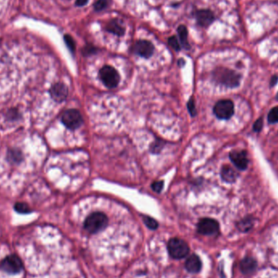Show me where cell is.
Segmentation results:
<instances>
[{
    "label": "cell",
    "mask_w": 278,
    "mask_h": 278,
    "mask_svg": "<svg viewBox=\"0 0 278 278\" xmlns=\"http://www.w3.org/2000/svg\"><path fill=\"white\" fill-rule=\"evenodd\" d=\"M108 217L102 212H94L85 219L84 227L90 233H96L105 229L108 224Z\"/></svg>",
    "instance_id": "1"
},
{
    "label": "cell",
    "mask_w": 278,
    "mask_h": 278,
    "mask_svg": "<svg viewBox=\"0 0 278 278\" xmlns=\"http://www.w3.org/2000/svg\"><path fill=\"white\" fill-rule=\"evenodd\" d=\"M215 78L218 83L227 87H235L239 85L240 77L238 73L227 69H219L215 72Z\"/></svg>",
    "instance_id": "2"
},
{
    "label": "cell",
    "mask_w": 278,
    "mask_h": 278,
    "mask_svg": "<svg viewBox=\"0 0 278 278\" xmlns=\"http://www.w3.org/2000/svg\"><path fill=\"white\" fill-rule=\"evenodd\" d=\"M167 250L170 255L174 259H182L188 255L189 246L181 238H174L170 239L167 244Z\"/></svg>",
    "instance_id": "3"
},
{
    "label": "cell",
    "mask_w": 278,
    "mask_h": 278,
    "mask_svg": "<svg viewBox=\"0 0 278 278\" xmlns=\"http://www.w3.org/2000/svg\"><path fill=\"white\" fill-rule=\"evenodd\" d=\"M23 269V263L17 255H10L0 263V269L7 274H19Z\"/></svg>",
    "instance_id": "4"
},
{
    "label": "cell",
    "mask_w": 278,
    "mask_h": 278,
    "mask_svg": "<svg viewBox=\"0 0 278 278\" xmlns=\"http://www.w3.org/2000/svg\"><path fill=\"white\" fill-rule=\"evenodd\" d=\"M99 77L108 88L116 87L120 83V75L117 71L109 65H105L100 69Z\"/></svg>",
    "instance_id": "5"
},
{
    "label": "cell",
    "mask_w": 278,
    "mask_h": 278,
    "mask_svg": "<svg viewBox=\"0 0 278 278\" xmlns=\"http://www.w3.org/2000/svg\"><path fill=\"white\" fill-rule=\"evenodd\" d=\"M62 122L69 130H76L83 125V116L76 109H69L64 111L61 117Z\"/></svg>",
    "instance_id": "6"
},
{
    "label": "cell",
    "mask_w": 278,
    "mask_h": 278,
    "mask_svg": "<svg viewBox=\"0 0 278 278\" xmlns=\"http://www.w3.org/2000/svg\"><path fill=\"white\" fill-rule=\"evenodd\" d=\"M215 115L222 120H228L234 112V105L229 99H224L217 102L213 109Z\"/></svg>",
    "instance_id": "7"
},
{
    "label": "cell",
    "mask_w": 278,
    "mask_h": 278,
    "mask_svg": "<svg viewBox=\"0 0 278 278\" xmlns=\"http://www.w3.org/2000/svg\"><path fill=\"white\" fill-rule=\"evenodd\" d=\"M198 231L203 235H214L219 231V224L215 220L204 218L198 222Z\"/></svg>",
    "instance_id": "8"
},
{
    "label": "cell",
    "mask_w": 278,
    "mask_h": 278,
    "mask_svg": "<svg viewBox=\"0 0 278 278\" xmlns=\"http://www.w3.org/2000/svg\"><path fill=\"white\" fill-rule=\"evenodd\" d=\"M154 50L155 47L153 44L147 40L137 41L133 47V51L135 54L146 59L150 58L153 55Z\"/></svg>",
    "instance_id": "9"
},
{
    "label": "cell",
    "mask_w": 278,
    "mask_h": 278,
    "mask_svg": "<svg viewBox=\"0 0 278 278\" xmlns=\"http://www.w3.org/2000/svg\"><path fill=\"white\" fill-rule=\"evenodd\" d=\"M229 158L231 160L233 165L239 169L245 170L248 167V154L245 151H233L229 154Z\"/></svg>",
    "instance_id": "10"
},
{
    "label": "cell",
    "mask_w": 278,
    "mask_h": 278,
    "mask_svg": "<svg viewBox=\"0 0 278 278\" xmlns=\"http://www.w3.org/2000/svg\"><path fill=\"white\" fill-rule=\"evenodd\" d=\"M195 19L198 26L207 28L215 21V16L212 11L208 9L198 10L195 12Z\"/></svg>",
    "instance_id": "11"
},
{
    "label": "cell",
    "mask_w": 278,
    "mask_h": 278,
    "mask_svg": "<svg viewBox=\"0 0 278 278\" xmlns=\"http://www.w3.org/2000/svg\"><path fill=\"white\" fill-rule=\"evenodd\" d=\"M68 88L63 83H56L51 89V95L52 99L57 102H63L68 96Z\"/></svg>",
    "instance_id": "12"
},
{
    "label": "cell",
    "mask_w": 278,
    "mask_h": 278,
    "mask_svg": "<svg viewBox=\"0 0 278 278\" xmlns=\"http://www.w3.org/2000/svg\"><path fill=\"white\" fill-rule=\"evenodd\" d=\"M185 267L186 270L191 274H197L202 269V262L199 257L196 255H192L186 259Z\"/></svg>",
    "instance_id": "13"
},
{
    "label": "cell",
    "mask_w": 278,
    "mask_h": 278,
    "mask_svg": "<svg viewBox=\"0 0 278 278\" xmlns=\"http://www.w3.org/2000/svg\"><path fill=\"white\" fill-rule=\"evenodd\" d=\"M257 268V263L255 259L251 257H245L244 259H242L240 263L241 271L243 274H251L255 271Z\"/></svg>",
    "instance_id": "14"
},
{
    "label": "cell",
    "mask_w": 278,
    "mask_h": 278,
    "mask_svg": "<svg viewBox=\"0 0 278 278\" xmlns=\"http://www.w3.org/2000/svg\"><path fill=\"white\" fill-rule=\"evenodd\" d=\"M106 29L109 33H113L116 36H123L125 32V28L117 19H112L108 22Z\"/></svg>",
    "instance_id": "15"
},
{
    "label": "cell",
    "mask_w": 278,
    "mask_h": 278,
    "mask_svg": "<svg viewBox=\"0 0 278 278\" xmlns=\"http://www.w3.org/2000/svg\"><path fill=\"white\" fill-rule=\"evenodd\" d=\"M222 179L225 182L232 183V182H235L236 178L238 177V173L233 167H230L229 165H225L222 167Z\"/></svg>",
    "instance_id": "16"
},
{
    "label": "cell",
    "mask_w": 278,
    "mask_h": 278,
    "mask_svg": "<svg viewBox=\"0 0 278 278\" xmlns=\"http://www.w3.org/2000/svg\"><path fill=\"white\" fill-rule=\"evenodd\" d=\"M177 31L180 43H181V46H182V47H184L185 49H190L191 46L189 44L188 29L186 28V26H184V25H181L177 28Z\"/></svg>",
    "instance_id": "17"
},
{
    "label": "cell",
    "mask_w": 278,
    "mask_h": 278,
    "mask_svg": "<svg viewBox=\"0 0 278 278\" xmlns=\"http://www.w3.org/2000/svg\"><path fill=\"white\" fill-rule=\"evenodd\" d=\"M252 225V220L250 219V218H246V219L243 220V221L238 224V228H239V229H241L242 231L246 232L251 229Z\"/></svg>",
    "instance_id": "18"
},
{
    "label": "cell",
    "mask_w": 278,
    "mask_h": 278,
    "mask_svg": "<svg viewBox=\"0 0 278 278\" xmlns=\"http://www.w3.org/2000/svg\"><path fill=\"white\" fill-rule=\"evenodd\" d=\"M14 208L16 212L21 214H28L31 212L30 208L26 203H17L15 204Z\"/></svg>",
    "instance_id": "19"
},
{
    "label": "cell",
    "mask_w": 278,
    "mask_h": 278,
    "mask_svg": "<svg viewBox=\"0 0 278 278\" xmlns=\"http://www.w3.org/2000/svg\"><path fill=\"white\" fill-rule=\"evenodd\" d=\"M168 45L172 47V49L175 50L176 52H179L181 50V43L178 41V38L176 36H172L168 38Z\"/></svg>",
    "instance_id": "20"
},
{
    "label": "cell",
    "mask_w": 278,
    "mask_h": 278,
    "mask_svg": "<svg viewBox=\"0 0 278 278\" xmlns=\"http://www.w3.org/2000/svg\"><path fill=\"white\" fill-rule=\"evenodd\" d=\"M108 6H109L108 0H97L94 4V9L96 12H101L103 10L106 9Z\"/></svg>",
    "instance_id": "21"
},
{
    "label": "cell",
    "mask_w": 278,
    "mask_h": 278,
    "mask_svg": "<svg viewBox=\"0 0 278 278\" xmlns=\"http://www.w3.org/2000/svg\"><path fill=\"white\" fill-rule=\"evenodd\" d=\"M144 223L146 224V226L148 227L150 229H156L158 228V223L156 222V220L151 218L150 217H143Z\"/></svg>",
    "instance_id": "22"
},
{
    "label": "cell",
    "mask_w": 278,
    "mask_h": 278,
    "mask_svg": "<svg viewBox=\"0 0 278 278\" xmlns=\"http://www.w3.org/2000/svg\"><path fill=\"white\" fill-rule=\"evenodd\" d=\"M268 120H269V123H272V124L278 122V107L274 108L271 111H269Z\"/></svg>",
    "instance_id": "23"
},
{
    "label": "cell",
    "mask_w": 278,
    "mask_h": 278,
    "mask_svg": "<svg viewBox=\"0 0 278 278\" xmlns=\"http://www.w3.org/2000/svg\"><path fill=\"white\" fill-rule=\"evenodd\" d=\"M64 42H65V44H66L67 47L70 50L71 52H75L76 51V43L75 41L73 39L70 35L64 36Z\"/></svg>",
    "instance_id": "24"
},
{
    "label": "cell",
    "mask_w": 278,
    "mask_h": 278,
    "mask_svg": "<svg viewBox=\"0 0 278 278\" xmlns=\"http://www.w3.org/2000/svg\"><path fill=\"white\" fill-rule=\"evenodd\" d=\"M97 51H98V50H97L96 47L89 44V45H86L84 47V49H83V54H84V56H90V55L96 53Z\"/></svg>",
    "instance_id": "25"
},
{
    "label": "cell",
    "mask_w": 278,
    "mask_h": 278,
    "mask_svg": "<svg viewBox=\"0 0 278 278\" xmlns=\"http://www.w3.org/2000/svg\"><path fill=\"white\" fill-rule=\"evenodd\" d=\"M163 187H164V182L163 181H157L151 184V188L153 189V191L157 193H160L162 191Z\"/></svg>",
    "instance_id": "26"
},
{
    "label": "cell",
    "mask_w": 278,
    "mask_h": 278,
    "mask_svg": "<svg viewBox=\"0 0 278 278\" xmlns=\"http://www.w3.org/2000/svg\"><path fill=\"white\" fill-rule=\"evenodd\" d=\"M188 110L191 116H195L196 109L195 107V101H194V99L192 98L189 100Z\"/></svg>",
    "instance_id": "27"
},
{
    "label": "cell",
    "mask_w": 278,
    "mask_h": 278,
    "mask_svg": "<svg viewBox=\"0 0 278 278\" xmlns=\"http://www.w3.org/2000/svg\"><path fill=\"white\" fill-rule=\"evenodd\" d=\"M263 127V120L262 118H259L255 121V125H254V130L255 132H259L262 130Z\"/></svg>",
    "instance_id": "28"
},
{
    "label": "cell",
    "mask_w": 278,
    "mask_h": 278,
    "mask_svg": "<svg viewBox=\"0 0 278 278\" xmlns=\"http://www.w3.org/2000/svg\"><path fill=\"white\" fill-rule=\"evenodd\" d=\"M88 2V0H76V6L83 7Z\"/></svg>",
    "instance_id": "29"
},
{
    "label": "cell",
    "mask_w": 278,
    "mask_h": 278,
    "mask_svg": "<svg viewBox=\"0 0 278 278\" xmlns=\"http://www.w3.org/2000/svg\"><path fill=\"white\" fill-rule=\"evenodd\" d=\"M278 77H276V76H275V77H274V78H272V85H275V84H276L277 82H278Z\"/></svg>",
    "instance_id": "30"
},
{
    "label": "cell",
    "mask_w": 278,
    "mask_h": 278,
    "mask_svg": "<svg viewBox=\"0 0 278 278\" xmlns=\"http://www.w3.org/2000/svg\"><path fill=\"white\" fill-rule=\"evenodd\" d=\"M277 99H278V96H277Z\"/></svg>",
    "instance_id": "31"
}]
</instances>
